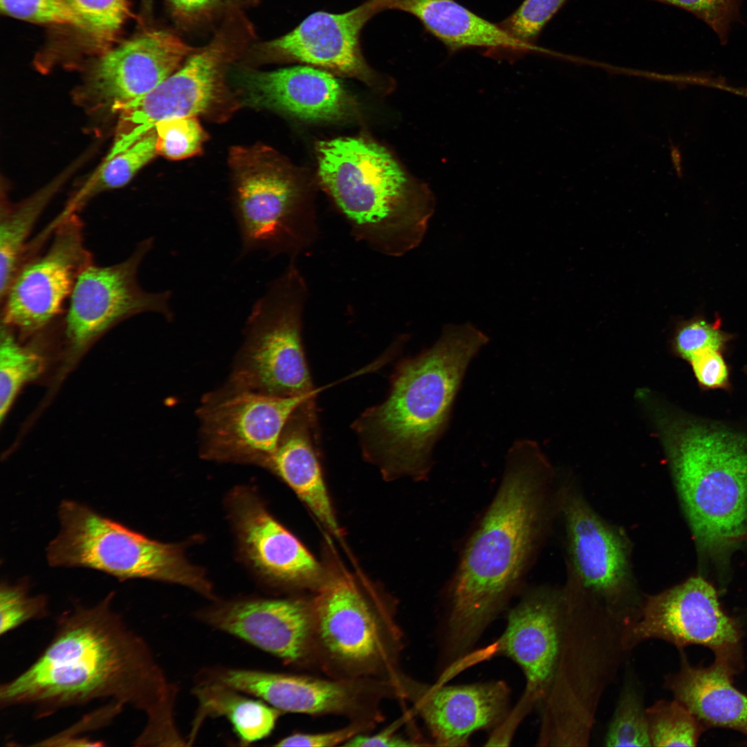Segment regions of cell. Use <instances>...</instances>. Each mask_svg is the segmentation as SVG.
<instances>
[{
    "label": "cell",
    "mask_w": 747,
    "mask_h": 747,
    "mask_svg": "<svg viewBox=\"0 0 747 747\" xmlns=\"http://www.w3.org/2000/svg\"><path fill=\"white\" fill-rule=\"evenodd\" d=\"M566 0H524L499 25L513 39L531 47L546 23Z\"/></svg>",
    "instance_id": "cell-40"
},
{
    "label": "cell",
    "mask_w": 747,
    "mask_h": 747,
    "mask_svg": "<svg viewBox=\"0 0 747 747\" xmlns=\"http://www.w3.org/2000/svg\"><path fill=\"white\" fill-rule=\"evenodd\" d=\"M115 593L93 607L77 605L58 619L37 660L0 687L1 708L28 705L44 717L58 710L111 699L144 712V730L173 732L177 687L142 636L112 607Z\"/></svg>",
    "instance_id": "cell-2"
},
{
    "label": "cell",
    "mask_w": 747,
    "mask_h": 747,
    "mask_svg": "<svg viewBox=\"0 0 747 747\" xmlns=\"http://www.w3.org/2000/svg\"><path fill=\"white\" fill-rule=\"evenodd\" d=\"M122 707L123 706L120 703L111 701V703L100 708L93 713L89 714L86 716V719L80 720L77 724L73 725L67 730H64L56 736L49 737L42 741L41 744L36 745L68 746L76 735L82 732L83 728H86V725L88 726L100 727L119 713Z\"/></svg>",
    "instance_id": "cell-45"
},
{
    "label": "cell",
    "mask_w": 747,
    "mask_h": 747,
    "mask_svg": "<svg viewBox=\"0 0 747 747\" xmlns=\"http://www.w3.org/2000/svg\"><path fill=\"white\" fill-rule=\"evenodd\" d=\"M318 174L356 239L400 257L423 241L436 202L380 145L338 138L317 146Z\"/></svg>",
    "instance_id": "cell-5"
},
{
    "label": "cell",
    "mask_w": 747,
    "mask_h": 747,
    "mask_svg": "<svg viewBox=\"0 0 747 747\" xmlns=\"http://www.w3.org/2000/svg\"><path fill=\"white\" fill-rule=\"evenodd\" d=\"M566 616L562 589L537 586L524 589L509 609L499 638L486 650H480L481 660L504 656L519 667L525 679L523 694L535 706H540L554 682Z\"/></svg>",
    "instance_id": "cell-19"
},
{
    "label": "cell",
    "mask_w": 747,
    "mask_h": 747,
    "mask_svg": "<svg viewBox=\"0 0 747 747\" xmlns=\"http://www.w3.org/2000/svg\"><path fill=\"white\" fill-rule=\"evenodd\" d=\"M312 602L316 669L397 684L405 641L394 606L340 573L325 578Z\"/></svg>",
    "instance_id": "cell-7"
},
{
    "label": "cell",
    "mask_w": 747,
    "mask_h": 747,
    "mask_svg": "<svg viewBox=\"0 0 747 747\" xmlns=\"http://www.w3.org/2000/svg\"><path fill=\"white\" fill-rule=\"evenodd\" d=\"M234 515L243 551L254 567L272 582L317 591L325 578L313 555L246 492L234 497Z\"/></svg>",
    "instance_id": "cell-23"
},
{
    "label": "cell",
    "mask_w": 747,
    "mask_h": 747,
    "mask_svg": "<svg viewBox=\"0 0 747 747\" xmlns=\"http://www.w3.org/2000/svg\"><path fill=\"white\" fill-rule=\"evenodd\" d=\"M196 675L200 681L260 699L282 713L335 715L377 724L385 718L382 703L400 699L397 685L387 680L320 678L223 665L205 667Z\"/></svg>",
    "instance_id": "cell-14"
},
{
    "label": "cell",
    "mask_w": 747,
    "mask_h": 747,
    "mask_svg": "<svg viewBox=\"0 0 747 747\" xmlns=\"http://www.w3.org/2000/svg\"><path fill=\"white\" fill-rule=\"evenodd\" d=\"M725 354L719 350L708 349L695 354L688 361L702 390L727 392L732 390L730 367Z\"/></svg>",
    "instance_id": "cell-42"
},
{
    "label": "cell",
    "mask_w": 747,
    "mask_h": 747,
    "mask_svg": "<svg viewBox=\"0 0 747 747\" xmlns=\"http://www.w3.org/2000/svg\"><path fill=\"white\" fill-rule=\"evenodd\" d=\"M403 717L392 722L380 731L374 734L363 733L358 735L344 746L349 747H400L416 746L424 745L416 738H408L399 732V728L405 722Z\"/></svg>",
    "instance_id": "cell-44"
},
{
    "label": "cell",
    "mask_w": 747,
    "mask_h": 747,
    "mask_svg": "<svg viewBox=\"0 0 747 747\" xmlns=\"http://www.w3.org/2000/svg\"><path fill=\"white\" fill-rule=\"evenodd\" d=\"M192 693L198 708L186 739H195L208 718L225 717L241 746H249L267 738L282 714L264 701L225 685L212 681H194Z\"/></svg>",
    "instance_id": "cell-29"
},
{
    "label": "cell",
    "mask_w": 747,
    "mask_h": 747,
    "mask_svg": "<svg viewBox=\"0 0 747 747\" xmlns=\"http://www.w3.org/2000/svg\"><path fill=\"white\" fill-rule=\"evenodd\" d=\"M401 699L409 701L438 746H465L477 732H491L510 713L511 690L504 681L433 684L402 674Z\"/></svg>",
    "instance_id": "cell-21"
},
{
    "label": "cell",
    "mask_w": 747,
    "mask_h": 747,
    "mask_svg": "<svg viewBox=\"0 0 747 747\" xmlns=\"http://www.w3.org/2000/svg\"><path fill=\"white\" fill-rule=\"evenodd\" d=\"M683 9L703 21L726 44L732 26L740 19L742 0H652Z\"/></svg>",
    "instance_id": "cell-41"
},
{
    "label": "cell",
    "mask_w": 747,
    "mask_h": 747,
    "mask_svg": "<svg viewBox=\"0 0 747 747\" xmlns=\"http://www.w3.org/2000/svg\"><path fill=\"white\" fill-rule=\"evenodd\" d=\"M231 160L241 256L261 251L295 259L318 233L314 216L299 204L295 182L266 150L239 148Z\"/></svg>",
    "instance_id": "cell-11"
},
{
    "label": "cell",
    "mask_w": 747,
    "mask_h": 747,
    "mask_svg": "<svg viewBox=\"0 0 747 747\" xmlns=\"http://www.w3.org/2000/svg\"><path fill=\"white\" fill-rule=\"evenodd\" d=\"M637 395L698 547L733 550L747 540V425L690 413L647 389Z\"/></svg>",
    "instance_id": "cell-3"
},
{
    "label": "cell",
    "mask_w": 747,
    "mask_h": 747,
    "mask_svg": "<svg viewBox=\"0 0 747 747\" xmlns=\"http://www.w3.org/2000/svg\"><path fill=\"white\" fill-rule=\"evenodd\" d=\"M488 340L471 323L446 324L430 348L398 365L387 398L354 422L364 454L386 476L429 474L467 368Z\"/></svg>",
    "instance_id": "cell-4"
},
{
    "label": "cell",
    "mask_w": 747,
    "mask_h": 747,
    "mask_svg": "<svg viewBox=\"0 0 747 747\" xmlns=\"http://www.w3.org/2000/svg\"><path fill=\"white\" fill-rule=\"evenodd\" d=\"M58 517L60 530L46 548L50 566L89 568L121 581L174 582L214 598L203 573L176 546L151 540L72 500L61 503Z\"/></svg>",
    "instance_id": "cell-9"
},
{
    "label": "cell",
    "mask_w": 747,
    "mask_h": 747,
    "mask_svg": "<svg viewBox=\"0 0 747 747\" xmlns=\"http://www.w3.org/2000/svg\"><path fill=\"white\" fill-rule=\"evenodd\" d=\"M194 50L174 33L145 30L91 61L75 100L89 112L118 113L178 70Z\"/></svg>",
    "instance_id": "cell-16"
},
{
    "label": "cell",
    "mask_w": 747,
    "mask_h": 747,
    "mask_svg": "<svg viewBox=\"0 0 747 747\" xmlns=\"http://www.w3.org/2000/svg\"><path fill=\"white\" fill-rule=\"evenodd\" d=\"M534 707L532 702L522 694L504 721L490 732L485 745L508 746L519 724Z\"/></svg>",
    "instance_id": "cell-46"
},
{
    "label": "cell",
    "mask_w": 747,
    "mask_h": 747,
    "mask_svg": "<svg viewBox=\"0 0 747 747\" xmlns=\"http://www.w3.org/2000/svg\"><path fill=\"white\" fill-rule=\"evenodd\" d=\"M294 260L253 304L227 385L275 397L315 396L302 342L308 287Z\"/></svg>",
    "instance_id": "cell-8"
},
{
    "label": "cell",
    "mask_w": 747,
    "mask_h": 747,
    "mask_svg": "<svg viewBox=\"0 0 747 747\" xmlns=\"http://www.w3.org/2000/svg\"><path fill=\"white\" fill-rule=\"evenodd\" d=\"M1 12L8 17L54 29V35L74 30L77 20L62 0H0Z\"/></svg>",
    "instance_id": "cell-36"
},
{
    "label": "cell",
    "mask_w": 747,
    "mask_h": 747,
    "mask_svg": "<svg viewBox=\"0 0 747 747\" xmlns=\"http://www.w3.org/2000/svg\"><path fill=\"white\" fill-rule=\"evenodd\" d=\"M604 741L609 747L652 746L643 697L631 679L625 683Z\"/></svg>",
    "instance_id": "cell-34"
},
{
    "label": "cell",
    "mask_w": 747,
    "mask_h": 747,
    "mask_svg": "<svg viewBox=\"0 0 747 747\" xmlns=\"http://www.w3.org/2000/svg\"><path fill=\"white\" fill-rule=\"evenodd\" d=\"M44 360L33 350L19 344L8 329L1 326L0 347V419L3 421L22 386L43 371Z\"/></svg>",
    "instance_id": "cell-33"
},
{
    "label": "cell",
    "mask_w": 747,
    "mask_h": 747,
    "mask_svg": "<svg viewBox=\"0 0 747 747\" xmlns=\"http://www.w3.org/2000/svg\"><path fill=\"white\" fill-rule=\"evenodd\" d=\"M201 623L231 635L297 668H316L312 599L246 598L217 602L195 614Z\"/></svg>",
    "instance_id": "cell-20"
},
{
    "label": "cell",
    "mask_w": 747,
    "mask_h": 747,
    "mask_svg": "<svg viewBox=\"0 0 747 747\" xmlns=\"http://www.w3.org/2000/svg\"><path fill=\"white\" fill-rule=\"evenodd\" d=\"M154 129L157 154L174 160L199 154L206 138L196 116L163 120Z\"/></svg>",
    "instance_id": "cell-35"
},
{
    "label": "cell",
    "mask_w": 747,
    "mask_h": 747,
    "mask_svg": "<svg viewBox=\"0 0 747 747\" xmlns=\"http://www.w3.org/2000/svg\"><path fill=\"white\" fill-rule=\"evenodd\" d=\"M154 238L140 242L125 260L110 266L93 264L78 276L68 299L64 325L67 338L80 348L122 320L155 313L174 317L170 290L149 292L138 282L139 268L152 248Z\"/></svg>",
    "instance_id": "cell-18"
},
{
    "label": "cell",
    "mask_w": 747,
    "mask_h": 747,
    "mask_svg": "<svg viewBox=\"0 0 747 747\" xmlns=\"http://www.w3.org/2000/svg\"><path fill=\"white\" fill-rule=\"evenodd\" d=\"M82 221L73 214L53 233L45 252L23 261L1 298L3 324L37 332L57 317L80 274L93 264Z\"/></svg>",
    "instance_id": "cell-17"
},
{
    "label": "cell",
    "mask_w": 747,
    "mask_h": 747,
    "mask_svg": "<svg viewBox=\"0 0 747 747\" xmlns=\"http://www.w3.org/2000/svg\"><path fill=\"white\" fill-rule=\"evenodd\" d=\"M741 638L739 622L724 611L715 589L701 577L643 598L622 622L621 643L627 652L650 639L664 640L679 649L697 645L740 671Z\"/></svg>",
    "instance_id": "cell-13"
},
{
    "label": "cell",
    "mask_w": 747,
    "mask_h": 747,
    "mask_svg": "<svg viewBox=\"0 0 747 747\" xmlns=\"http://www.w3.org/2000/svg\"><path fill=\"white\" fill-rule=\"evenodd\" d=\"M175 24L192 30L211 24L237 10L255 6L259 0H165Z\"/></svg>",
    "instance_id": "cell-38"
},
{
    "label": "cell",
    "mask_w": 747,
    "mask_h": 747,
    "mask_svg": "<svg viewBox=\"0 0 747 747\" xmlns=\"http://www.w3.org/2000/svg\"><path fill=\"white\" fill-rule=\"evenodd\" d=\"M381 11L382 0H367L344 13L315 12L292 31L258 44L253 50L270 59L297 61L341 74L369 77L371 73L361 53L360 36L366 23Z\"/></svg>",
    "instance_id": "cell-22"
},
{
    "label": "cell",
    "mask_w": 747,
    "mask_h": 747,
    "mask_svg": "<svg viewBox=\"0 0 747 747\" xmlns=\"http://www.w3.org/2000/svg\"><path fill=\"white\" fill-rule=\"evenodd\" d=\"M679 669L664 677V688L705 727L723 728L747 736V694L733 685L740 671L714 658L708 666L692 665L679 649Z\"/></svg>",
    "instance_id": "cell-25"
},
{
    "label": "cell",
    "mask_w": 747,
    "mask_h": 747,
    "mask_svg": "<svg viewBox=\"0 0 747 747\" xmlns=\"http://www.w3.org/2000/svg\"><path fill=\"white\" fill-rule=\"evenodd\" d=\"M61 180L48 184L15 205H1L0 219V295L5 294L21 264L28 239L39 217L54 196Z\"/></svg>",
    "instance_id": "cell-30"
},
{
    "label": "cell",
    "mask_w": 747,
    "mask_h": 747,
    "mask_svg": "<svg viewBox=\"0 0 747 747\" xmlns=\"http://www.w3.org/2000/svg\"><path fill=\"white\" fill-rule=\"evenodd\" d=\"M240 78L255 104L304 120H335L348 111V97L338 80L311 66L265 72L246 71Z\"/></svg>",
    "instance_id": "cell-24"
},
{
    "label": "cell",
    "mask_w": 747,
    "mask_h": 747,
    "mask_svg": "<svg viewBox=\"0 0 747 747\" xmlns=\"http://www.w3.org/2000/svg\"><path fill=\"white\" fill-rule=\"evenodd\" d=\"M564 639L557 674L541 708L543 746H587L598 704L622 654L620 616L599 604L565 599Z\"/></svg>",
    "instance_id": "cell-6"
},
{
    "label": "cell",
    "mask_w": 747,
    "mask_h": 747,
    "mask_svg": "<svg viewBox=\"0 0 747 747\" xmlns=\"http://www.w3.org/2000/svg\"><path fill=\"white\" fill-rule=\"evenodd\" d=\"M385 10L414 15L453 52L472 47L518 53L538 50L515 40L499 25L483 19L454 0H385Z\"/></svg>",
    "instance_id": "cell-28"
},
{
    "label": "cell",
    "mask_w": 747,
    "mask_h": 747,
    "mask_svg": "<svg viewBox=\"0 0 747 747\" xmlns=\"http://www.w3.org/2000/svg\"><path fill=\"white\" fill-rule=\"evenodd\" d=\"M315 415L313 402H305L297 407L265 466L293 489L325 528L339 537L340 530L313 445Z\"/></svg>",
    "instance_id": "cell-26"
},
{
    "label": "cell",
    "mask_w": 747,
    "mask_h": 747,
    "mask_svg": "<svg viewBox=\"0 0 747 747\" xmlns=\"http://www.w3.org/2000/svg\"><path fill=\"white\" fill-rule=\"evenodd\" d=\"M75 16L77 27L53 35L46 45L53 66L84 68L117 43L131 11L128 0H62Z\"/></svg>",
    "instance_id": "cell-27"
},
{
    "label": "cell",
    "mask_w": 747,
    "mask_h": 747,
    "mask_svg": "<svg viewBox=\"0 0 747 747\" xmlns=\"http://www.w3.org/2000/svg\"><path fill=\"white\" fill-rule=\"evenodd\" d=\"M255 28L238 10L227 15L210 41L151 91L118 113L113 145L107 156L122 151L163 120L204 113L216 101L229 65L252 44Z\"/></svg>",
    "instance_id": "cell-10"
},
{
    "label": "cell",
    "mask_w": 747,
    "mask_h": 747,
    "mask_svg": "<svg viewBox=\"0 0 747 747\" xmlns=\"http://www.w3.org/2000/svg\"><path fill=\"white\" fill-rule=\"evenodd\" d=\"M156 145L154 129L122 151L106 158L94 176L75 195L62 214L66 216L75 214V210L97 194L127 185L157 154Z\"/></svg>",
    "instance_id": "cell-31"
},
{
    "label": "cell",
    "mask_w": 747,
    "mask_h": 747,
    "mask_svg": "<svg viewBox=\"0 0 747 747\" xmlns=\"http://www.w3.org/2000/svg\"><path fill=\"white\" fill-rule=\"evenodd\" d=\"M378 724L369 721H349L336 730L315 732H294L276 742L275 746L332 747L344 746L354 737L370 732Z\"/></svg>",
    "instance_id": "cell-43"
},
{
    "label": "cell",
    "mask_w": 747,
    "mask_h": 747,
    "mask_svg": "<svg viewBox=\"0 0 747 747\" xmlns=\"http://www.w3.org/2000/svg\"><path fill=\"white\" fill-rule=\"evenodd\" d=\"M733 336L721 329L719 320L711 322L701 317L684 322L676 329L672 349L680 358L688 361L695 354L708 349L727 352Z\"/></svg>",
    "instance_id": "cell-37"
},
{
    "label": "cell",
    "mask_w": 747,
    "mask_h": 747,
    "mask_svg": "<svg viewBox=\"0 0 747 747\" xmlns=\"http://www.w3.org/2000/svg\"><path fill=\"white\" fill-rule=\"evenodd\" d=\"M652 746H696L702 723L675 699L658 700L646 708Z\"/></svg>",
    "instance_id": "cell-32"
},
{
    "label": "cell",
    "mask_w": 747,
    "mask_h": 747,
    "mask_svg": "<svg viewBox=\"0 0 747 747\" xmlns=\"http://www.w3.org/2000/svg\"><path fill=\"white\" fill-rule=\"evenodd\" d=\"M558 511L566 534L568 580L564 588L626 617L643 598L631 564L625 534L604 520L574 485L559 487Z\"/></svg>",
    "instance_id": "cell-12"
},
{
    "label": "cell",
    "mask_w": 747,
    "mask_h": 747,
    "mask_svg": "<svg viewBox=\"0 0 747 747\" xmlns=\"http://www.w3.org/2000/svg\"><path fill=\"white\" fill-rule=\"evenodd\" d=\"M558 488L538 444L514 443L498 488L443 591L437 656L445 664L469 660L488 627L522 592L558 510Z\"/></svg>",
    "instance_id": "cell-1"
},
{
    "label": "cell",
    "mask_w": 747,
    "mask_h": 747,
    "mask_svg": "<svg viewBox=\"0 0 747 747\" xmlns=\"http://www.w3.org/2000/svg\"><path fill=\"white\" fill-rule=\"evenodd\" d=\"M315 397L281 398L230 387L205 395L197 409L201 454L265 466L293 412Z\"/></svg>",
    "instance_id": "cell-15"
},
{
    "label": "cell",
    "mask_w": 747,
    "mask_h": 747,
    "mask_svg": "<svg viewBox=\"0 0 747 747\" xmlns=\"http://www.w3.org/2000/svg\"><path fill=\"white\" fill-rule=\"evenodd\" d=\"M47 598L31 596L24 583L2 582L0 588V634L3 636L30 620L47 615Z\"/></svg>",
    "instance_id": "cell-39"
}]
</instances>
